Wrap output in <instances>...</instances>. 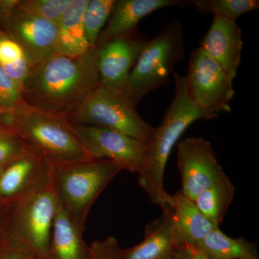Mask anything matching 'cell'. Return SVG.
I'll return each instance as SVG.
<instances>
[{
	"label": "cell",
	"instance_id": "obj_21",
	"mask_svg": "<svg viewBox=\"0 0 259 259\" xmlns=\"http://www.w3.org/2000/svg\"><path fill=\"white\" fill-rule=\"evenodd\" d=\"M234 195V186L226 176L200 192L194 202L204 217L214 226L219 227L233 202Z\"/></svg>",
	"mask_w": 259,
	"mask_h": 259
},
{
	"label": "cell",
	"instance_id": "obj_15",
	"mask_svg": "<svg viewBox=\"0 0 259 259\" xmlns=\"http://www.w3.org/2000/svg\"><path fill=\"white\" fill-rule=\"evenodd\" d=\"M190 5L191 1L187 0H116L96 46L132 35L141 20L155 11L168 7L185 8Z\"/></svg>",
	"mask_w": 259,
	"mask_h": 259
},
{
	"label": "cell",
	"instance_id": "obj_14",
	"mask_svg": "<svg viewBox=\"0 0 259 259\" xmlns=\"http://www.w3.org/2000/svg\"><path fill=\"white\" fill-rule=\"evenodd\" d=\"M199 47L233 79L236 77L243 47L242 30L236 21L214 15Z\"/></svg>",
	"mask_w": 259,
	"mask_h": 259
},
{
	"label": "cell",
	"instance_id": "obj_7",
	"mask_svg": "<svg viewBox=\"0 0 259 259\" xmlns=\"http://www.w3.org/2000/svg\"><path fill=\"white\" fill-rule=\"evenodd\" d=\"M70 123L105 127L149 144L156 127L146 122L131 99L99 85L68 117Z\"/></svg>",
	"mask_w": 259,
	"mask_h": 259
},
{
	"label": "cell",
	"instance_id": "obj_26",
	"mask_svg": "<svg viewBox=\"0 0 259 259\" xmlns=\"http://www.w3.org/2000/svg\"><path fill=\"white\" fill-rule=\"evenodd\" d=\"M73 0H18L19 9L57 24Z\"/></svg>",
	"mask_w": 259,
	"mask_h": 259
},
{
	"label": "cell",
	"instance_id": "obj_18",
	"mask_svg": "<svg viewBox=\"0 0 259 259\" xmlns=\"http://www.w3.org/2000/svg\"><path fill=\"white\" fill-rule=\"evenodd\" d=\"M83 233L58 202L47 259H88L90 245Z\"/></svg>",
	"mask_w": 259,
	"mask_h": 259
},
{
	"label": "cell",
	"instance_id": "obj_2",
	"mask_svg": "<svg viewBox=\"0 0 259 259\" xmlns=\"http://www.w3.org/2000/svg\"><path fill=\"white\" fill-rule=\"evenodd\" d=\"M175 97L168 107L161 125L147 144L146 159L139 174V185L150 200L163 211L170 209L171 196L163 185L167 161L172 149L189 126L195 121L217 118L218 114L197 106L189 96L185 76L174 74Z\"/></svg>",
	"mask_w": 259,
	"mask_h": 259
},
{
	"label": "cell",
	"instance_id": "obj_17",
	"mask_svg": "<svg viewBox=\"0 0 259 259\" xmlns=\"http://www.w3.org/2000/svg\"><path fill=\"white\" fill-rule=\"evenodd\" d=\"M170 207L177 247H195L207 233L218 227L204 217L194 201L180 191L171 196Z\"/></svg>",
	"mask_w": 259,
	"mask_h": 259
},
{
	"label": "cell",
	"instance_id": "obj_24",
	"mask_svg": "<svg viewBox=\"0 0 259 259\" xmlns=\"http://www.w3.org/2000/svg\"><path fill=\"white\" fill-rule=\"evenodd\" d=\"M116 0H90L83 15L85 34L90 47H96L97 40L108 21Z\"/></svg>",
	"mask_w": 259,
	"mask_h": 259
},
{
	"label": "cell",
	"instance_id": "obj_13",
	"mask_svg": "<svg viewBox=\"0 0 259 259\" xmlns=\"http://www.w3.org/2000/svg\"><path fill=\"white\" fill-rule=\"evenodd\" d=\"M53 166L36 151L7 165L0 174V202L8 204L52 182Z\"/></svg>",
	"mask_w": 259,
	"mask_h": 259
},
{
	"label": "cell",
	"instance_id": "obj_28",
	"mask_svg": "<svg viewBox=\"0 0 259 259\" xmlns=\"http://www.w3.org/2000/svg\"><path fill=\"white\" fill-rule=\"evenodd\" d=\"M120 249L118 241L114 237L93 241L90 245L88 259H118Z\"/></svg>",
	"mask_w": 259,
	"mask_h": 259
},
{
	"label": "cell",
	"instance_id": "obj_5",
	"mask_svg": "<svg viewBox=\"0 0 259 259\" xmlns=\"http://www.w3.org/2000/svg\"><path fill=\"white\" fill-rule=\"evenodd\" d=\"M11 125L52 166L90 159L68 118L22 102L13 108Z\"/></svg>",
	"mask_w": 259,
	"mask_h": 259
},
{
	"label": "cell",
	"instance_id": "obj_23",
	"mask_svg": "<svg viewBox=\"0 0 259 259\" xmlns=\"http://www.w3.org/2000/svg\"><path fill=\"white\" fill-rule=\"evenodd\" d=\"M191 5L201 14H212L233 21L259 8L258 0H192Z\"/></svg>",
	"mask_w": 259,
	"mask_h": 259
},
{
	"label": "cell",
	"instance_id": "obj_30",
	"mask_svg": "<svg viewBox=\"0 0 259 259\" xmlns=\"http://www.w3.org/2000/svg\"><path fill=\"white\" fill-rule=\"evenodd\" d=\"M171 259H209L201 253L195 247L182 245L177 247ZM258 259V258H257Z\"/></svg>",
	"mask_w": 259,
	"mask_h": 259
},
{
	"label": "cell",
	"instance_id": "obj_3",
	"mask_svg": "<svg viewBox=\"0 0 259 259\" xmlns=\"http://www.w3.org/2000/svg\"><path fill=\"white\" fill-rule=\"evenodd\" d=\"M57 205L52 182L6 204L3 243L47 259Z\"/></svg>",
	"mask_w": 259,
	"mask_h": 259
},
{
	"label": "cell",
	"instance_id": "obj_4",
	"mask_svg": "<svg viewBox=\"0 0 259 259\" xmlns=\"http://www.w3.org/2000/svg\"><path fill=\"white\" fill-rule=\"evenodd\" d=\"M122 171L115 162L97 158L53 166L52 185L58 202L84 231L97 197Z\"/></svg>",
	"mask_w": 259,
	"mask_h": 259
},
{
	"label": "cell",
	"instance_id": "obj_32",
	"mask_svg": "<svg viewBox=\"0 0 259 259\" xmlns=\"http://www.w3.org/2000/svg\"><path fill=\"white\" fill-rule=\"evenodd\" d=\"M6 204L0 202V245L3 243V235H4V226Z\"/></svg>",
	"mask_w": 259,
	"mask_h": 259
},
{
	"label": "cell",
	"instance_id": "obj_12",
	"mask_svg": "<svg viewBox=\"0 0 259 259\" xmlns=\"http://www.w3.org/2000/svg\"><path fill=\"white\" fill-rule=\"evenodd\" d=\"M146 41L133 33L96 46L100 84L129 97L130 74Z\"/></svg>",
	"mask_w": 259,
	"mask_h": 259
},
{
	"label": "cell",
	"instance_id": "obj_31",
	"mask_svg": "<svg viewBox=\"0 0 259 259\" xmlns=\"http://www.w3.org/2000/svg\"><path fill=\"white\" fill-rule=\"evenodd\" d=\"M13 113V109L0 107V123H7L11 125Z\"/></svg>",
	"mask_w": 259,
	"mask_h": 259
},
{
	"label": "cell",
	"instance_id": "obj_9",
	"mask_svg": "<svg viewBox=\"0 0 259 259\" xmlns=\"http://www.w3.org/2000/svg\"><path fill=\"white\" fill-rule=\"evenodd\" d=\"M73 131L92 158L115 162L122 170L137 173L144 167L147 144L105 127L71 124Z\"/></svg>",
	"mask_w": 259,
	"mask_h": 259
},
{
	"label": "cell",
	"instance_id": "obj_10",
	"mask_svg": "<svg viewBox=\"0 0 259 259\" xmlns=\"http://www.w3.org/2000/svg\"><path fill=\"white\" fill-rule=\"evenodd\" d=\"M177 163L182 188L187 198L194 201L197 195L227 176L218 161L212 144L203 137H190L177 145Z\"/></svg>",
	"mask_w": 259,
	"mask_h": 259
},
{
	"label": "cell",
	"instance_id": "obj_11",
	"mask_svg": "<svg viewBox=\"0 0 259 259\" xmlns=\"http://www.w3.org/2000/svg\"><path fill=\"white\" fill-rule=\"evenodd\" d=\"M0 29L20 46L30 68L56 54L57 24L19 9L18 5L0 21Z\"/></svg>",
	"mask_w": 259,
	"mask_h": 259
},
{
	"label": "cell",
	"instance_id": "obj_27",
	"mask_svg": "<svg viewBox=\"0 0 259 259\" xmlns=\"http://www.w3.org/2000/svg\"><path fill=\"white\" fill-rule=\"evenodd\" d=\"M23 101L21 90L0 66V107L13 109Z\"/></svg>",
	"mask_w": 259,
	"mask_h": 259
},
{
	"label": "cell",
	"instance_id": "obj_22",
	"mask_svg": "<svg viewBox=\"0 0 259 259\" xmlns=\"http://www.w3.org/2000/svg\"><path fill=\"white\" fill-rule=\"evenodd\" d=\"M0 66L23 93L30 66L20 46L0 29Z\"/></svg>",
	"mask_w": 259,
	"mask_h": 259
},
{
	"label": "cell",
	"instance_id": "obj_20",
	"mask_svg": "<svg viewBox=\"0 0 259 259\" xmlns=\"http://www.w3.org/2000/svg\"><path fill=\"white\" fill-rule=\"evenodd\" d=\"M195 248L209 259L258 258L255 243H250L244 238L227 236L219 227L207 233Z\"/></svg>",
	"mask_w": 259,
	"mask_h": 259
},
{
	"label": "cell",
	"instance_id": "obj_33",
	"mask_svg": "<svg viewBox=\"0 0 259 259\" xmlns=\"http://www.w3.org/2000/svg\"><path fill=\"white\" fill-rule=\"evenodd\" d=\"M5 167H0V174L2 173V171H3V170L4 169Z\"/></svg>",
	"mask_w": 259,
	"mask_h": 259
},
{
	"label": "cell",
	"instance_id": "obj_16",
	"mask_svg": "<svg viewBox=\"0 0 259 259\" xmlns=\"http://www.w3.org/2000/svg\"><path fill=\"white\" fill-rule=\"evenodd\" d=\"M171 208L148 223L139 244L119 250L118 259H171L175 249Z\"/></svg>",
	"mask_w": 259,
	"mask_h": 259
},
{
	"label": "cell",
	"instance_id": "obj_1",
	"mask_svg": "<svg viewBox=\"0 0 259 259\" xmlns=\"http://www.w3.org/2000/svg\"><path fill=\"white\" fill-rule=\"evenodd\" d=\"M100 84L95 47L76 57L56 54L30 68L23 98L30 106L68 118Z\"/></svg>",
	"mask_w": 259,
	"mask_h": 259
},
{
	"label": "cell",
	"instance_id": "obj_25",
	"mask_svg": "<svg viewBox=\"0 0 259 259\" xmlns=\"http://www.w3.org/2000/svg\"><path fill=\"white\" fill-rule=\"evenodd\" d=\"M35 151L10 124L0 123V167Z\"/></svg>",
	"mask_w": 259,
	"mask_h": 259
},
{
	"label": "cell",
	"instance_id": "obj_6",
	"mask_svg": "<svg viewBox=\"0 0 259 259\" xmlns=\"http://www.w3.org/2000/svg\"><path fill=\"white\" fill-rule=\"evenodd\" d=\"M184 37L182 21L175 19L146 41L129 77V97L136 106L148 93L166 84L175 66L185 60Z\"/></svg>",
	"mask_w": 259,
	"mask_h": 259
},
{
	"label": "cell",
	"instance_id": "obj_29",
	"mask_svg": "<svg viewBox=\"0 0 259 259\" xmlns=\"http://www.w3.org/2000/svg\"><path fill=\"white\" fill-rule=\"evenodd\" d=\"M0 259H37L21 249L3 243L0 245Z\"/></svg>",
	"mask_w": 259,
	"mask_h": 259
},
{
	"label": "cell",
	"instance_id": "obj_19",
	"mask_svg": "<svg viewBox=\"0 0 259 259\" xmlns=\"http://www.w3.org/2000/svg\"><path fill=\"white\" fill-rule=\"evenodd\" d=\"M90 0H73L57 23L56 54L76 57L92 47L89 45L83 15Z\"/></svg>",
	"mask_w": 259,
	"mask_h": 259
},
{
	"label": "cell",
	"instance_id": "obj_8",
	"mask_svg": "<svg viewBox=\"0 0 259 259\" xmlns=\"http://www.w3.org/2000/svg\"><path fill=\"white\" fill-rule=\"evenodd\" d=\"M185 77L189 96L197 106L218 115L231 112L233 79L200 48L191 52Z\"/></svg>",
	"mask_w": 259,
	"mask_h": 259
}]
</instances>
